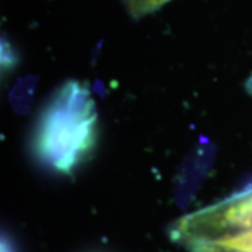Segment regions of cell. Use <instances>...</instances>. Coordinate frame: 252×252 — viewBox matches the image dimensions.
<instances>
[{
  "instance_id": "obj_1",
  "label": "cell",
  "mask_w": 252,
  "mask_h": 252,
  "mask_svg": "<svg viewBox=\"0 0 252 252\" xmlns=\"http://www.w3.org/2000/svg\"><path fill=\"white\" fill-rule=\"evenodd\" d=\"M95 126L89 90L79 81H66L39 117L32 142L35 156L52 170L70 174L93 152Z\"/></svg>"
},
{
  "instance_id": "obj_2",
  "label": "cell",
  "mask_w": 252,
  "mask_h": 252,
  "mask_svg": "<svg viewBox=\"0 0 252 252\" xmlns=\"http://www.w3.org/2000/svg\"><path fill=\"white\" fill-rule=\"evenodd\" d=\"M168 235L188 252H252V184L177 219Z\"/></svg>"
},
{
  "instance_id": "obj_3",
  "label": "cell",
  "mask_w": 252,
  "mask_h": 252,
  "mask_svg": "<svg viewBox=\"0 0 252 252\" xmlns=\"http://www.w3.org/2000/svg\"><path fill=\"white\" fill-rule=\"evenodd\" d=\"M170 1L171 0H122L127 13L133 18L146 17L160 10Z\"/></svg>"
}]
</instances>
